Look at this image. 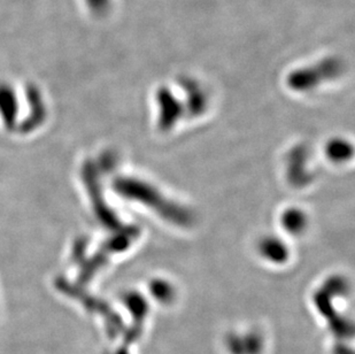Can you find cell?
I'll list each match as a JSON object with an SVG mask.
<instances>
[{
	"instance_id": "obj_5",
	"label": "cell",
	"mask_w": 355,
	"mask_h": 354,
	"mask_svg": "<svg viewBox=\"0 0 355 354\" xmlns=\"http://www.w3.org/2000/svg\"><path fill=\"white\" fill-rule=\"evenodd\" d=\"M259 251L262 257L272 261L274 264H283L288 260L290 255L288 246L276 237H267L262 239L259 245Z\"/></svg>"
},
{
	"instance_id": "obj_2",
	"label": "cell",
	"mask_w": 355,
	"mask_h": 354,
	"mask_svg": "<svg viewBox=\"0 0 355 354\" xmlns=\"http://www.w3.org/2000/svg\"><path fill=\"white\" fill-rule=\"evenodd\" d=\"M343 71L342 61L329 58L318 64L295 71L288 76V85L295 91H309L325 81L334 80Z\"/></svg>"
},
{
	"instance_id": "obj_7",
	"label": "cell",
	"mask_w": 355,
	"mask_h": 354,
	"mask_svg": "<svg viewBox=\"0 0 355 354\" xmlns=\"http://www.w3.org/2000/svg\"><path fill=\"white\" fill-rule=\"evenodd\" d=\"M327 155L335 162H343L352 157V145L344 140H334L327 145Z\"/></svg>"
},
{
	"instance_id": "obj_6",
	"label": "cell",
	"mask_w": 355,
	"mask_h": 354,
	"mask_svg": "<svg viewBox=\"0 0 355 354\" xmlns=\"http://www.w3.org/2000/svg\"><path fill=\"white\" fill-rule=\"evenodd\" d=\"M282 224L290 234H300L307 227V217L298 208H290L283 214Z\"/></svg>"
},
{
	"instance_id": "obj_9",
	"label": "cell",
	"mask_w": 355,
	"mask_h": 354,
	"mask_svg": "<svg viewBox=\"0 0 355 354\" xmlns=\"http://www.w3.org/2000/svg\"><path fill=\"white\" fill-rule=\"evenodd\" d=\"M150 291L157 301L164 303V304L171 303L175 297L174 287L169 282L164 281V280L152 281Z\"/></svg>"
},
{
	"instance_id": "obj_10",
	"label": "cell",
	"mask_w": 355,
	"mask_h": 354,
	"mask_svg": "<svg viewBox=\"0 0 355 354\" xmlns=\"http://www.w3.org/2000/svg\"><path fill=\"white\" fill-rule=\"evenodd\" d=\"M89 3L94 10H103L107 7L108 0H89Z\"/></svg>"
},
{
	"instance_id": "obj_8",
	"label": "cell",
	"mask_w": 355,
	"mask_h": 354,
	"mask_svg": "<svg viewBox=\"0 0 355 354\" xmlns=\"http://www.w3.org/2000/svg\"><path fill=\"white\" fill-rule=\"evenodd\" d=\"M184 87L189 94V110H191L193 115L200 114L206 107V97H205L204 92H201L197 84L192 83L191 81L185 83Z\"/></svg>"
},
{
	"instance_id": "obj_1",
	"label": "cell",
	"mask_w": 355,
	"mask_h": 354,
	"mask_svg": "<svg viewBox=\"0 0 355 354\" xmlns=\"http://www.w3.org/2000/svg\"><path fill=\"white\" fill-rule=\"evenodd\" d=\"M118 190L124 197L141 201L157 212L160 217L180 227H189L193 221L192 214L187 208L178 206L164 197V194H161L155 187L146 182L134 178H124L119 180Z\"/></svg>"
},
{
	"instance_id": "obj_4",
	"label": "cell",
	"mask_w": 355,
	"mask_h": 354,
	"mask_svg": "<svg viewBox=\"0 0 355 354\" xmlns=\"http://www.w3.org/2000/svg\"><path fill=\"white\" fill-rule=\"evenodd\" d=\"M307 151L304 147H297L292 151L288 157V175L292 183L295 185H304L309 182V171H306Z\"/></svg>"
},
{
	"instance_id": "obj_3",
	"label": "cell",
	"mask_w": 355,
	"mask_h": 354,
	"mask_svg": "<svg viewBox=\"0 0 355 354\" xmlns=\"http://www.w3.org/2000/svg\"><path fill=\"white\" fill-rule=\"evenodd\" d=\"M157 94H158L157 99H158L159 107H160L159 124H160L161 129L168 130L174 127L178 119L182 117L183 107L167 87H161Z\"/></svg>"
}]
</instances>
